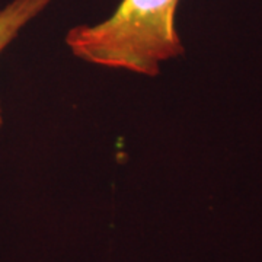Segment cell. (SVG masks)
Returning <instances> with one entry per match:
<instances>
[{
  "mask_svg": "<svg viewBox=\"0 0 262 262\" xmlns=\"http://www.w3.org/2000/svg\"><path fill=\"white\" fill-rule=\"evenodd\" d=\"M181 0H121L96 25L73 27L66 46L86 63L156 77L160 66L184 54L175 25Z\"/></svg>",
  "mask_w": 262,
  "mask_h": 262,
  "instance_id": "obj_1",
  "label": "cell"
},
{
  "mask_svg": "<svg viewBox=\"0 0 262 262\" xmlns=\"http://www.w3.org/2000/svg\"><path fill=\"white\" fill-rule=\"evenodd\" d=\"M53 3V0H12L0 9V54L18 37L24 27ZM3 125V106L0 99V128Z\"/></svg>",
  "mask_w": 262,
  "mask_h": 262,
  "instance_id": "obj_2",
  "label": "cell"
}]
</instances>
